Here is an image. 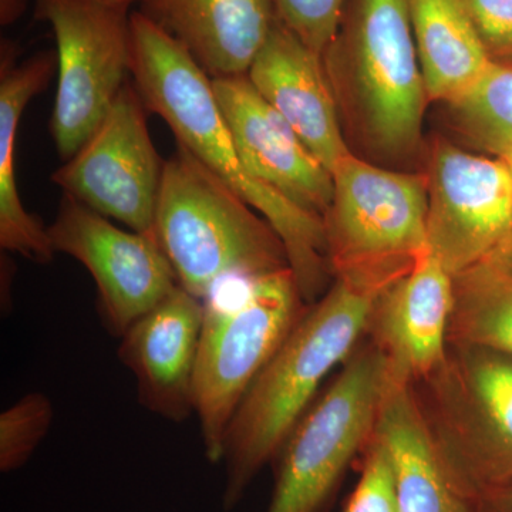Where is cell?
Masks as SVG:
<instances>
[{"mask_svg": "<svg viewBox=\"0 0 512 512\" xmlns=\"http://www.w3.org/2000/svg\"><path fill=\"white\" fill-rule=\"evenodd\" d=\"M47 232L56 254L72 256L93 276L101 320L119 338L180 286L156 238L116 227L69 195Z\"/></svg>", "mask_w": 512, "mask_h": 512, "instance_id": "11", "label": "cell"}, {"mask_svg": "<svg viewBox=\"0 0 512 512\" xmlns=\"http://www.w3.org/2000/svg\"><path fill=\"white\" fill-rule=\"evenodd\" d=\"M343 512H399L392 458L375 436L370 440L362 476Z\"/></svg>", "mask_w": 512, "mask_h": 512, "instance_id": "25", "label": "cell"}, {"mask_svg": "<svg viewBox=\"0 0 512 512\" xmlns=\"http://www.w3.org/2000/svg\"><path fill=\"white\" fill-rule=\"evenodd\" d=\"M138 6L211 80L247 76L278 18L274 0H143Z\"/></svg>", "mask_w": 512, "mask_h": 512, "instance_id": "17", "label": "cell"}, {"mask_svg": "<svg viewBox=\"0 0 512 512\" xmlns=\"http://www.w3.org/2000/svg\"><path fill=\"white\" fill-rule=\"evenodd\" d=\"M387 286L336 276L271 357L239 404L225 437L224 507L241 500L266 463L278 457L330 370L355 352Z\"/></svg>", "mask_w": 512, "mask_h": 512, "instance_id": "2", "label": "cell"}, {"mask_svg": "<svg viewBox=\"0 0 512 512\" xmlns=\"http://www.w3.org/2000/svg\"><path fill=\"white\" fill-rule=\"evenodd\" d=\"M333 181L323 217L330 268L336 276L393 284L429 249L426 175L386 170L352 153Z\"/></svg>", "mask_w": 512, "mask_h": 512, "instance_id": "6", "label": "cell"}, {"mask_svg": "<svg viewBox=\"0 0 512 512\" xmlns=\"http://www.w3.org/2000/svg\"><path fill=\"white\" fill-rule=\"evenodd\" d=\"M104 2L110 3V5L120 6V8L130 9L133 5H140L143 0H104Z\"/></svg>", "mask_w": 512, "mask_h": 512, "instance_id": "30", "label": "cell"}, {"mask_svg": "<svg viewBox=\"0 0 512 512\" xmlns=\"http://www.w3.org/2000/svg\"><path fill=\"white\" fill-rule=\"evenodd\" d=\"M130 9L104 0H35L56 37L57 93L50 133L63 161L100 127L130 76Z\"/></svg>", "mask_w": 512, "mask_h": 512, "instance_id": "9", "label": "cell"}, {"mask_svg": "<svg viewBox=\"0 0 512 512\" xmlns=\"http://www.w3.org/2000/svg\"><path fill=\"white\" fill-rule=\"evenodd\" d=\"M476 512H512V480L480 495Z\"/></svg>", "mask_w": 512, "mask_h": 512, "instance_id": "27", "label": "cell"}, {"mask_svg": "<svg viewBox=\"0 0 512 512\" xmlns=\"http://www.w3.org/2000/svg\"><path fill=\"white\" fill-rule=\"evenodd\" d=\"M448 342L512 356V275L487 262L453 276Z\"/></svg>", "mask_w": 512, "mask_h": 512, "instance_id": "21", "label": "cell"}, {"mask_svg": "<svg viewBox=\"0 0 512 512\" xmlns=\"http://www.w3.org/2000/svg\"><path fill=\"white\" fill-rule=\"evenodd\" d=\"M427 245L451 276L483 264L512 235V177L503 158L439 140L431 153Z\"/></svg>", "mask_w": 512, "mask_h": 512, "instance_id": "12", "label": "cell"}, {"mask_svg": "<svg viewBox=\"0 0 512 512\" xmlns=\"http://www.w3.org/2000/svg\"><path fill=\"white\" fill-rule=\"evenodd\" d=\"M18 46L2 40L0 47V247L23 258L49 264L55 256L47 227L20 200L15 175L16 140L23 111L46 90L57 70V53H36L16 63Z\"/></svg>", "mask_w": 512, "mask_h": 512, "instance_id": "19", "label": "cell"}, {"mask_svg": "<svg viewBox=\"0 0 512 512\" xmlns=\"http://www.w3.org/2000/svg\"><path fill=\"white\" fill-rule=\"evenodd\" d=\"M447 107L454 128L471 146L497 158L512 153V67L491 64Z\"/></svg>", "mask_w": 512, "mask_h": 512, "instance_id": "22", "label": "cell"}, {"mask_svg": "<svg viewBox=\"0 0 512 512\" xmlns=\"http://www.w3.org/2000/svg\"><path fill=\"white\" fill-rule=\"evenodd\" d=\"M373 436L392 458L399 512H476L448 470L410 380L390 372Z\"/></svg>", "mask_w": 512, "mask_h": 512, "instance_id": "18", "label": "cell"}, {"mask_svg": "<svg viewBox=\"0 0 512 512\" xmlns=\"http://www.w3.org/2000/svg\"><path fill=\"white\" fill-rule=\"evenodd\" d=\"M503 160L505 161V163H507L508 168H510V173L512 177V153L507 154V156L503 157Z\"/></svg>", "mask_w": 512, "mask_h": 512, "instance_id": "31", "label": "cell"}, {"mask_svg": "<svg viewBox=\"0 0 512 512\" xmlns=\"http://www.w3.org/2000/svg\"><path fill=\"white\" fill-rule=\"evenodd\" d=\"M348 0H274L276 15L306 46L325 55Z\"/></svg>", "mask_w": 512, "mask_h": 512, "instance_id": "24", "label": "cell"}, {"mask_svg": "<svg viewBox=\"0 0 512 512\" xmlns=\"http://www.w3.org/2000/svg\"><path fill=\"white\" fill-rule=\"evenodd\" d=\"M238 289L234 305L204 301L194 407L212 463L224 457L229 424L249 387L306 312L291 268L238 278Z\"/></svg>", "mask_w": 512, "mask_h": 512, "instance_id": "5", "label": "cell"}, {"mask_svg": "<svg viewBox=\"0 0 512 512\" xmlns=\"http://www.w3.org/2000/svg\"><path fill=\"white\" fill-rule=\"evenodd\" d=\"M453 359L431 373L434 437L454 480L468 497L512 480V360L456 345Z\"/></svg>", "mask_w": 512, "mask_h": 512, "instance_id": "8", "label": "cell"}, {"mask_svg": "<svg viewBox=\"0 0 512 512\" xmlns=\"http://www.w3.org/2000/svg\"><path fill=\"white\" fill-rule=\"evenodd\" d=\"M493 63L512 67V0H464Z\"/></svg>", "mask_w": 512, "mask_h": 512, "instance_id": "26", "label": "cell"}, {"mask_svg": "<svg viewBox=\"0 0 512 512\" xmlns=\"http://www.w3.org/2000/svg\"><path fill=\"white\" fill-rule=\"evenodd\" d=\"M29 0H0V25L10 26L22 18Z\"/></svg>", "mask_w": 512, "mask_h": 512, "instance_id": "28", "label": "cell"}, {"mask_svg": "<svg viewBox=\"0 0 512 512\" xmlns=\"http://www.w3.org/2000/svg\"><path fill=\"white\" fill-rule=\"evenodd\" d=\"M322 59L339 111L370 153L400 160L420 147L429 99L409 0H348Z\"/></svg>", "mask_w": 512, "mask_h": 512, "instance_id": "3", "label": "cell"}, {"mask_svg": "<svg viewBox=\"0 0 512 512\" xmlns=\"http://www.w3.org/2000/svg\"><path fill=\"white\" fill-rule=\"evenodd\" d=\"M453 306V276L430 249L384 289L370 326L393 375L413 382L443 365Z\"/></svg>", "mask_w": 512, "mask_h": 512, "instance_id": "16", "label": "cell"}, {"mask_svg": "<svg viewBox=\"0 0 512 512\" xmlns=\"http://www.w3.org/2000/svg\"><path fill=\"white\" fill-rule=\"evenodd\" d=\"M485 262L494 266L498 271L512 275V235Z\"/></svg>", "mask_w": 512, "mask_h": 512, "instance_id": "29", "label": "cell"}, {"mask_svg": "<svg viewBox=\"0 0 512 512\" xmlns=\"http://www.w3.org/2000/svg\"><path fill=\"white\" fill-rule=\"evenodd\" d=\"M410 22L427 99L451 103L490 69L464 0H409Z\"/></svg>", "mask_w": 512, "mask_h": 512, "instance_id": "20", "label": "cell"}, {"mask_svg": "<svg viewBox=\"0 0 512 512\" xmlns=\"http://www.w3.org/2000/svg\"><path fill=\"white\" fill-rule=\"evenodd\" d=\"M212 87L249 173L296 207L323 220L335 195V181L328 168L256 92L248 76L212 80Z\"/></svg>", "mask_w": 512, "mask_h": 512, "instance_id": "13", "label": "cell"}, {"mask_svg": "<svg viewBox=\"0 0 512 512\" xmlns=\"http://www.w3.org/2000/svg\"><path fill=\"white\" fill-rule=\"evenodd\" d=\"M205 303L178 286L120 336L119 357L136 377L138 400L171 421L195 413L194 382Z\"/></svg>", "mask_w": 512, "mask_h": 512, "instance_id": "14", "label": "cell"}, {"mask_svg": "<svg viewBox=\"0 0 512 512\" xmlns=\"http://www.w3.org/2000/svg\"><path fill=\"white\" fill-rule=\"evenodd\" d=\"M52 400L29 393L0 416V470H18L45 439L53 423Z\"/></svg>", "mask_w": 512, "mask_h": 512, "instance_id": "23", "label": "cell"}, {"mask_svg": "<svg viewBox=\"0 0 512 512\" xmlns=\"http://www.w3.org/2000/svg\"><path fill=\"white\" fill-rule=\"evenodd\" d=\"M249 82L333 174L352 154L322 56L276 18L247 74Z\"/></svg>", "mask_w": 512, "mask_h": 512, "instance_id": "15", "label": "cell"}, {"mask_svg": "<svg viewBox=\"0 0 512 512\" xmlns=\"http://www.w3.org/2000/svg\"><path fill=\"white\" fill-rule=\"evenodd\" d=\"M147 113L128 80L100 127L52 181L90 210L154 237L165 161L151 140Z\"/></svg>", "mask_w": 512, "mask_h": 512, "instance_id": "10", "label": "cell"}, {"mask_svg": "<svg viewBox=\"0 0 512 512\" xmlns=\"http://www.w3.org/2000/svg\"><path fill=\"white\" fill-rule=\"evenodd\" d=\"M130 76L147 110L171 128L177 146L197 158L274 228L303 299L315 301L332 271L322 218L296 207L249 173L208 74L180 43L138 10L130 15Z\"/></svg>", "mask_w": 512, "mask_h": 512, "instance_id": "1", "label": "cell"}, {"mask_svg": "<svg viewBox=\"0 0 512 512\" xmlns=\"http://www.w3.org/2000/svg\"><path fill=\"white\" fill-rule=\"evenodd\" d=\"M389 375V357L376 342L349 356L279 451L266 512L325 510L353 458L372 440Z\"/></svg>", "mask_w": 512, "mask_h": 512, "instance_id": "7", "label": "cell"}, {"mask_svg": "<svg viewBox=\"0 0 512 512\" xmlns=\"http://www.w3.org/2000/svg\"><path fill=\"white\" fill-rule=\"evenodd\" d=\"M154 237L178 285L201 301L228 279L289 268L284 244L265 218L178 146L165 161Z\"/></svg>", "mask_w": 512, "mask_h": 512, "instance_id": "4", "label": "cell"}]
</instances>
